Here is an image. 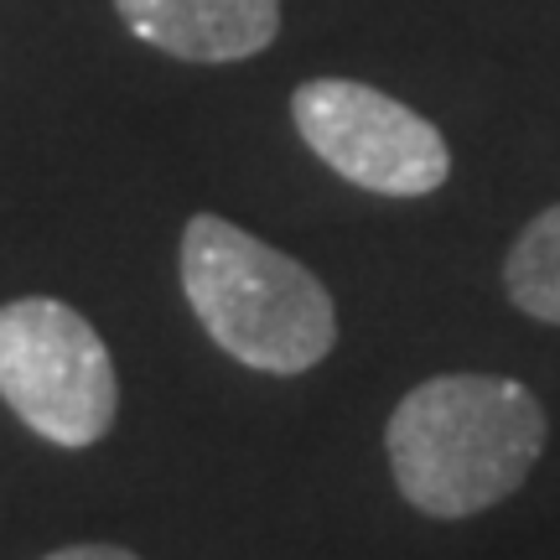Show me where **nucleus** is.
Returning a JSON list of instances; mask_svg holds the SVG:
<instances>
[{"mask_svg":"<svg viewBox=\"0 0 560 560\" xmlns=\"http://www.w3.org/2000/svg\"><path fill=\"white\" fill-rule=\"evenodd\" d=\"M545 436L550 420L529 384L503 374H436L395 405L384 446L410 509L467 520L520 493Z\"/></svg>","mask_w":560,"mask_h":560,"instance_id":"f257e3e1","label":"nucleus"},{"mask_svg":"<svg viewBox=\"0 0 560 560\" xmlns=\"http://www.w3.org/2000/svg\"><path fill=\"white\" fill-rule=\"evenodd\" d=\"M182 291L208 338L260 374H306L338 342L327 285L285 249L213 213H198L182 234Z\"/></svg>","mask_w":560,"mask_h":560,"instance_id":"f03ea898","label":"nucleus"},{"mask_svg":"<svg viewBox=\"0 0 560 560\" xmlns=\"http://www.w3.org/2000/svg\"><path fill=\"white\" fill-rule=\"evenodd\" d=\"M0 400L52 446H94L120 410L115 359L94 322L47 296L0 306Z\"/></svg>","mask_w":560,"mask_h":560,"instance_id":"7ed1b4c3","label":"nucleus"},{"mask_svg":"<svg viewBox=\"0 0 560 560\" xmlns=\"http://www.w3.org/2000/svg\"><path fill=\"white\" fill-rule=\"evenodd\" d=\"M291 120L301 140L363 192L425 198L452 177V151L436 125L359 79L301 83Z\"/></svg>","mask_w":560,"mask_h":560,"instance_id":"20e7f679","label":"nucleus"},{"mask_svg":"<svg viewBox=\"0 0 560 560\" xmlns=\"http://www.w3.org/2000/svg\"><path fill=\"white\" fill-rule=\"evenodd\" d=\"M145 47L187 62H240L280 32V0H115Z\"/></svg>","mask_w":560,"mask_h":560,"instance_id":"39448f33","label":"nucleus"},{"mask_svg":"<svg viewBox=\"0 0 560 560\" xmlns=\"http://www.w3.org/2000/svg\"><path fill=\"white\" fill-rule=\"evenodd\" d=\"M503 291L524 317L560 327V202L520 229L503 260Z\"/></svg>","mask_w":560,"mask_h":560,"instance_id":"423d86ee","label":"nucleus"},{"mask_svg":"<svg viewBox=\"0 0 560 560\" xmlns=\"http://www.w3.org/2000/svg\"><path fill=\"white\" fill-rule=\"evenodd\" d=\"M42 560H140V556L125 550V545H68V550H52Z\"/></svg>","mask_w":560,"mask_h":560,"instance_id":"0eeeda50","label":"nucleus"}]
</instances>
